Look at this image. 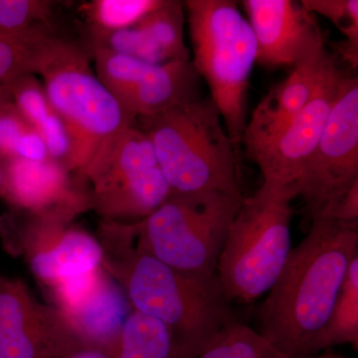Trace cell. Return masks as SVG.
I'll use <instances>...</instances> for the list:
<instances>
[{
    "label": "cell",
    "instance_id": "cell-1",
    "mask_svg": "<svg viewBox=\"0 0 358 358\" xmlns=\"http://www.w3.org/2000/svg\"><path fill=\"white\" fill-rule=\"evenodd\" d=\"M358 257L357 225L327 216L292 249L258 313V333L289 358L313 357L348 267Z\"/></svg>",
    "mask_w": 358,
    "mask_h": 358
},
{
    "label": "cell",
    "instance_id": "cell-2",
    "mask_svg": "<svg viewBox=\"0 0 358 358\" xmlns=\"http://www.w3.org/2000/svg\"><path fill=\"white\" fill-rule=\"evenodd\" d=\"M115 268L131 308L166 324L176 358H195L224 327L237 322L217 275L169 267L133 246Z\"/></svg>",
    "mask_w": 358,
    "mask_h": 358
},
{
    "label": "cell",
    "instance_id": "cell-3",
    "mask_svg": "<svg viewBox=\"0 0 358 358\" xmlns=\"http://www.w3.org/2000/svg\"><path fill=\"white\" fill-rule=\"evenodd\" d=\"M138 120L171 193L220 192L243 196L238 178L240 155L210 98Z\"/></svg>",
    "mask_w": 358,
    "mask_h": 358
},
{
    "label": "cell",
    "instance_id": "cell-4",
    "mask_svg": "<svg viewBox=\"0 0 358 358\" xmlns=\"http://www.w3.org/2000/svg\"><path fill=\"white\" fill-rule=\"evenodd\" d=\"M90 58L80 45L53 35L37 71L69 136L66 169L82 178L103 143L136 122L92 70Z\"/></svg>",
    "mask_w": 358,
    "mask_h": 358
},
{
    "label": "cell",
    "instance_id": "cell-5",
    "mask_svg": "<svg viewBox=\"0 0 358 358\" xmlns=\"http://www.w3.org/2000/svg\"><path fill=\"white\" fill-rule=\"evenodd\" d=\"M193 67L204 78L210 99L238 154L247 124V94L256 62L253 30L230 0H187Z\"/></svg>",
    "mask_w": 358,
    "mask_h": 358
},
{
    "label": "cell",
    "instance_id": "cell-6",
    "mask_svg": "<svg viewBox=\"0 0 358 358\" xmlns=\"http://www.w3.org/2000/svg\"><path fill=\"white\" fill-rule=\"evenodd\" d=\"M291 188L263 183L231 223L216 275L230 303H250L272 288L292 251Z\"/></svg>",
    "mask_w": 358,
    "mask_h": 358
},
{
    "label": "cell",
    "instance_id": "cell-7",
    "mask_svg": "<svg viewBox=\"0 0 358 358\" xmlns=\"http://www.w3.org/2000/svg\"><path fill=\"white\" fill-rule=\"evenodd\" d=\"M243 196L220 192L171 193L136 222V250L169 267L215 275L228 232Z\"/></svg>",
    "mask_w": 358,
    "mask_h": 358
},
{
    "label": "cell",
    "instance_id": "cell-8",
    "mask_svg": "<svg viewBox=\"0 0 358 358\" xmlns=\"http://www.w3.org/2000/svg\"><path fill=\"white\" fill-rule=\"evenodd\" d=\"M91 208L109 220L147 218L171 194L147 134L134 126L109 138L90 162Z\"/></svg>",
    "mask_w": 358,
    "mask_h": 358
},
{
    "label": "cell",
    "instance_id": "cell-9",
    "mask_svg": "<svg viewBox=\"0 0 358 358\" xmlns=\"http://www.w3.org/2000/svg\"><path fill=\"white\" fill-rule=\"evenodd\" d=\"M358 181V79L345 75L319 143L298 183L312 217L327 215Z\"/></svg>",
    "mask_w": 358,
    "mask_h": 358
},
{
    "label": "cell",
    "instance_id": "cell-10",
    "mask_svg": "<svg viewBox=\"0 0 358 358\" xmlns=\"http://www.w3.org/2000/svg\"><path fill=\"white\" fill-rule=\"evenodd\" d=\"M68 331L114 358L122 327L133 310L126 292L102 267L50 286Z\"/></svg>",
    "mask_w": 358,
    "mask_h": 358
},
{
    "label": "cell",
    "instance_id": "cell-11",
    "mask_svg": "<svg viewBox=\"0 0 358 358\" xmlns=\"http://www.w3.org/2000/svg\"><path fill=\"white\" fill-rule=\"evenodd\" d=\"M345 75L336 62L331 65L296 119L270 145L251 157L261 169L263 183L291 188L298 193L296 183L319 143Z\"/></svg>",
    "mask_w": 358,
    "mask_h": 358
},
{
    "label": "cell",
    "instance_id": "cell-12",
    "mask_svg": "<svg viewBox=\"0 0 358 358\" xmlns=\"http://www.w3.org/2000/svg\"><path fill=\"white\" fill-rule=\"evenodd\" d=\"M257 45L256 62L268 68L301 63L324 43V35L301 2L293 0H244Z\"/></svg>",
    "mask_w": 358,
    "mask_h": 358
},
{
    "label": "cell",
    "instance_id": "cell-13",
    "mask_svg": "<svg viewBox=\"0 0 358 358\" xmlns=\"http://www.w3.org/2000/svg\"><path fill=\"white\" fill-rule=\"evenodd\" d=\"M70 174L63 164L51 159H7L0 195L35 218L67 223L79 212L91 208L89 194L78 192Z\"/></svg>",
    "mask_w": 358,
    "mask_h": 358
},
{
    "label": "cell",
    "instance_id": "cell-14",
    "mask_svg": "<svg viewBox=\"0 0 358 358\" xmlns=\"http://www.w3.org/2000/svg\"><path fill=\"white\" fill-rule=\"evenodd\" d=\"M69 333L24 282L0 277V358H46Z\"/></svg>",
    "mask_w": 358,
    "mask_h": 358
},
{
    "label": "cell",
    "instance_id": "cell-15",
    "mask_svg": "<svg viewBox=\"0 0 358 358\" xmlns=\"http://www.w3.org/2000/svg\"><path fill=\"white\" fill-rule=\"evenodd\" d=\"M336 62V57L324 45L294 66L284 81L268 91L254 110L242 136V145L249 159L270 145L296 119Z\"/></svg>",
    "mask_w": 358,
    "mask_h": 358
},
{
    "label": "cell",
    "instance_id": "cell-16",
    "mask_svg": "<svg viewBox=\"0 0 358 358\" xmlns=\"http://www.w3.org/2000/svg\"><path fill=\"white\" fill-rule=\"evenodd\" d=\"M34 220L33 229L50 243L28 253L33 274L45 284L53 286L101 267L103 249L95 238L84 230L66 228L65 223Z\"/></svg>",
    "mask_w": 358,
    "mask_h": 358
},
{
    "label": "cell",
    "instance_id": "cell-17",
    "mask_svg": "<svg viewBox=\"0 0 358 358\" xmlns=\"http://www.w3.org/2000/svg\"><path fill=\"white\" fill-rule=\"evenodd\" d=\"M199 78L190 60L152 65L117 101L136 119L159 115L199 99Z\"/></svg>",
    "mask_w": 358,
    "mask_h": 358
},
{
    "label": "cell",
    "instance_id": "cell-18",
    "mask_svg": "<svg viewBox=\"0 0 358 358\" xmlns=\"http://www.w3.org/2000/svg\"><path fill=\"white\" fill-rule=\"evenodd\" d=\"M7 84L14 105L43 138L49 157L65 166L70 152L69 136L64 122L49 103L43 85L34 75L21 76Z\"/></svg>",
    "mask_w": 358,
    "mask_h": 358
},
{
    "label": "cell",
    "instance_id": "cell-19",
    "mask_svg": "<svg viewBox=\"0 0 358 358\" xmlns=\"http://www.w3.org/2000/svg\"><path fill=\"white\" fill-rule=\"evenodd\" d=\"M358 346V257L346 273L331 315L313 343L312 355L338 345Z\"/></svg>",
    "mask_w": 358,
    "mask_h": 358
},
{
    "label": "cell",
    "instance_id": "cell-20",
    "mask_svg": "<svg viewBox=\"0 0 358 358\" xmlns=\"http://www.w3.org/2000/svg\"><path fill=\"white\" fill-rule=\"evenodd\" d=\"M114 358H176L173 336L159 320L133 310L122 327Z\"/></svg>",
    "mask_w": 358,
    "mask_h": 358
},
{
    "label": "cell",
    "instance_id": "cell-21",
    "mask_svg": "<svg viewBox=\"0 0 358 358\" xmlns=\"http://www.w3.org/2000/svg\"><path fill=\"white\" fill-rule=\"evenodd\" d=\"M185 22L182 2L164 0L134 26L150 36L167 61H189V51L185 42Z\"/></svg>",
    "mask_w": 358,
    "mask_h": 358
},
{
    "label": "cell",
    "instance_id": "cell-22",
    "mask_svg": "<svg viewBox=\"0 0 358 358\" xmlns=\"http://www.w3.org/2000/svg\"><path fill=\"white\" fill-rule=\"evenodd\" d=\"M53 35L51 27L38 28L22 36L0 35V84L37 74L45 45Z\"/></svg>",
    "mask_w": 358,
    "mask_h": 358
},
{
    "label": "cell",
    "instance_id": "cell-23",
    "mask_svg": "<svg viewBox=\"0 0 358 358\" xmlns=\"http://www.w3.org/2000/svg\"><path fill=\"white\" fill-rule=\"evenodd\" d=\"M195 358H289L258 331L235 322L216 334Z\"/></svg>",
    "mask_w": 358,
    "mask_h": 358
},
{
    "label": "cell",
    "instance_id": "cell-24",
    "mask_svg": "<svg viewBox=\"0 0 358 358\" xmlns=\"http://www.w3.org/2000/svg\"><path fill=\"white\" fill-rule=\"evenodd\" d=\"M164 0H95L82 6L88 29L115 31L134 27Z\"/></svg>",
    "mask_w": 358,
    "mask_h": 358
},
{
    "label": "cell",
    "instance_id": "cell-25",
    "mask_svg": "<svg viewBox=\"0 0 358 358\" xmlns=\"http://www.w3.org/2000/svg\"><path fill=\"white\" fill-rule=\"evenodd\" d=\"M300 2L308 13L324 16L345 35V41L338 45V53L348 65L357 68V0H303Z\"/></svg>",
    "mask_w": 358,
    "mask_h": 358
},
{
    "label": "cell",
    "instance_id": "cell-26",
    "mask_svg": "<svg viewBox=\"0 0 358 358\" xmlns=\"http://www.w3.org/2000/svg\"><path fill=\"white\" fill-rule=\"evenodd\" d=\"M89 49H106L152 65L169 62L157 45L140 28L115 31L88 29Z\"/></svg>",
    "mask_w": 358,
    "mask_h": 358
},
{
    "label": "cell",
    "instance_id": "cell-27",
    "mask_svg": "<svg viewBox=\"0 0 358 358\" xmlns=\"http://www.w3.org/2000/svg\"><path fill=\"white\" fill-rule=\"evenodd\" d=\"M53 3L45 0H0V35L22 36L52 27Z\"/></svg>",
    "mask_w": 358,
    "mask_h": 358
},
{
    "label": "cell",
    "instance_id": "cell-28",
    "mask_svg": "<svg viewBox=\"0 0 358 358\" xmlns=\"http://www.w3.org/2000/svg\"><path fill=\"white\" fill-rule=\"evenodd\" d=\"M33 129L13 100L0 108V155L4 159L15 157L18 145Z\"/></svg>",
    "mask_w": 358,
    "mask_h": 358
},
{
    "label": "cell",
    "instance_id": "cell-29",
    "mask_svg": "<svg viewBox=\"0 0 358 358\" xmlns=\"http://www.w3.org/2000/svg\"><path fill=\"white\" fill-rule=\"evenodd\" d=\"M46 358H112L102 350L85 345L72 334L60 341Z\"/></svg>",
    "mask_w": 358,
    "mask_h": 358
},
{
    "label": "cell",
    "instance_id": "cell-30",
    "mask_svg": "<svg viewBox=\"0 0 358 358\" xmlns=\"http://www.w3.org/2000/svg\"><path fill=\"white\" fill-rule=\"evenodd\" d=\"M327 217L336 219L348 225H358V181L338 200Z\"/></svg>",
    "mask_w": 358,
    "mask_h": 358
},
{
    "label": "cell",
    "instance_id": "cell-31",
    "mask_svg": "<svg viewBox=\"0 0 358 358\" xmlns=\"http://www.w3.org/2000/svg\"><path fill=\"white\" fill-rule=\"evenodd\" d=\"M11 100L13 98H11L8 84H0V108L6 103L10 102Z\"/></svg>",
    "mask_w": 358,
    "mask_h": 358
},
{
    "label": "cell",
    "instance_id": "cell-32",
    "mask_svg": "<svg viewBox=\"0 0 358 358\" xmlns=\"http://www.w3.org/2000/svg\"><path fill=\"white\" fill-rule=\"evenodd\" d=\"M4 162H6V159L0 155V190H1L2 181H3Z\"/></svg>",
    "mask_w": 358,
    "mask_h": 358
},
{
    "label": "cell",
    "instance_id": "cell-33",
    "mask_svg": "<svg viewBox=\"0 0 358 358\" xmlns=\"http://www.w3.org/2000/svg\"><path fill=\"white\" fill-rule=\"evenodd\" d=\"M310 358H350L343 357V355H334V353H326V355H315V357Z\"/></svg>",
    "mask_w": 358,
    "mask_h": 358
}]
</instances>
